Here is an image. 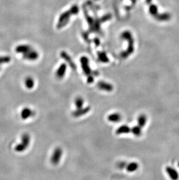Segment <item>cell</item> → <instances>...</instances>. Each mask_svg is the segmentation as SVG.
Returning <instances> with one entry per match:
<instances>
[{
	"mask_svg": "<svg viewBox=\"0 0 179 180\" xmlns=\"http://www.w3.org/2000/svg\"><path fill=\"white\" fill-rule=\"evenodd\" d=\"M122 119V116L119 113H112L108 116V120L112 122H118Z\"/></svg>",
	"mask_w": 179,
	"mask_h": 180,
	"instance_id": "52a82bcc",
	"label": "cell"
},
{
	"mask_svg": "<svg viewBox=\"0 0 179 180\" xmlns=\"http://www.w3.org/2000/svg\"><path fill=\"white\" fill-rule=\"evenodd\" d=\"M90 107H86L84 108H80V109H77L76 110L74 111L72 113V115L74 117L78 118L80 117H82L85 114H87L90 111Z\"/></svg>",
	"mask_w": 179,
	"mask_h": 180,
	"instance_id": "3957f363",
	"label": "cell"
},
{
	"mask_svg": "<svg viewBox=\"0 0 179 180\" xmlns=\"http://www.w3.org/2000/svg\"><path fill=\"white\" fill-rule=\"evenodd\" d=\"M33 114V111L30 108L26 107L24 108L21 112V117L23 120H26L31 117Z\"/></svg>",
	"mask_w": 179,
	"mask_h": 180,
	"instance_id": "8992f818",
	"label": "cell"
},
{
	"mask_svg": "<svg viewBox=\"0 0 179 180\" xmlns=\"http://www.w3.org/2000/svg\"><path fill=\"white\" fill-rule=\"evenodd\" d=\"M131 132L134 135L140 137L141 135V128L138 126H133L131 129Z\"/></svg>",
	"mask_w": 179,
	"mask_h": 180,
	"instance_id": "9a60e30c",
	"label": "cell"
},
{
	"mask_svg": "<svg viewBox=\"0 0 179 180\" xmlns=\"http://www.w3.org/2000/svg\"><path fill=\"white\" fill-rule=\"evenodd\" d=\"M127 164L126 162L124 161H122V162H120L118 163L116 166L117 167L120 169V170H122V169H124V168H126V166H127Z\"/></svg>",
	"mask_w": 179,
	"mask_h": 180,
	"instance_id": "ac0fdd59",
	"label": "cell"
},
{
	"mask_svg": "<svg viewBox=\"0 0 179 180\" xmlns=\"http://www.w3.org/2000/svg\"><path fill=\"white\" fill-rule=\"evenodd\" d=\"M166 172L170 177V178L172 180H177L179 179V174L176 171V170L170 167H167L166 168Z\"/></svg>",
	"mask_w": 179,
	"mask_h": 180,
	"instance_id": "277c9868",
	"label": "cell"
},
{
	"mask_svg": "<svg viewBox=\"0 0 179 180\" xmlns=\"http://www.w3.org/2000/svg\"><path fill=\"white\" fill-rule=\"evenodd\" d=\"M147 116L144 114H141L138 117L137 122L138 126H140L141 128L144 127L147 123Z\"/></svg>",
	"mask_w": 179,
	"mask_h": 180,
	"instance_id": "7c38bea8",
	"label": "cell"
},
{
	"mask_svg": "<svg viewBox=\"0 0 179 180\" xmlns=\"http://www.w3.org/2000/svg\"><path fill=\"white\" fill-rule=\"evenodd\" d=\"M65 66H62L60 67L59 69L58 70V71L57 72V77L58 78H62L64 76L65 72Z\"/></svg>",
	"mask_w": 179,
	"mask_h": 180,
	"instance_id": "2e32d148",
	"label": "cell"
},
{
	"mask_svg": "<svg viewBox=\"0 0 179 180\" xmlns=\"http://www.w3.org/2000/svg\"><path fill=\"white\" fill-rule=\"evenodd\" d=\"M171 18V15L169 13H163L161 14H158L155 18L160 21H166L169 20Z\"/></svg>",
	"mask_w": 179,
	"mask_h": 180,
	"instance_id": "30bf717a",
	"label": "cell"
},
{
	"mask_svg": "<svg viewBox=\"0 0 179 180\" xmlns=\"http://www.w3.org/2000/svg\"><path fill=\"white\" fill-rule=\"evenodd\" d=\"M130 132H131V128L129 126H126V125H123V126H119L116 130V133L117 135L128 133Z\"/></svg>",
	"mask_w": 179,
	"mask_h": 180,
	"instance_id": "ba28073f",
	"label": "cell"
},
{
	"mask_svg": "<svg viewBox=\"0 0 179 180\" xmlns=\"http://www.w3.org/2000/svg\"><path fill=\"white\" fill-rule=\"evenodd\" d=\"M9 61V58L7 57H0V64L1 63H4V62H7Z\"/></svg>",
	"mask_w": 179,
	"mask_h": 180,
	"instance_id": "d6986e66",
	"label": "cell"
},
{
	"mask_svg": "<svg viewBox=\"0 0 179 180\" xmlns=\"http://www.w3.org/2000/svg\"><path fill=\"white\" fill-rule=\"evenodd\" d=\"M97 86H98V88L100 89L104 90V91H107V92H111L114 89L113 86L111 84H109L108 83L104 82H98Z\"/></svg>",
	"mask_w": 179,
	"mask_h": 180,
	"instance_id": "5b68a950",
	"label": "cell"
},
{
	"mask_svg": "<svg viewBox=\"0 0 179 180\" xmlns=\"http://www.w3.org/2000/svg\"><path fill=\"white\" fill-rule=\"evenodd\" d=\"M62 150L60 148H57L54 150L53 155L51 157V162L53 165H57L61 159L62 156Z\"/></svg>",
	"mask_w": 179,
	"mask_h": 180,
	"instance_id": "7a4b0ae2",
	"label": "cell"
},
{
	"mask_svg": "<svg viewBox=\"0 0 179 180\" xmlns=\"http://www.w3.org/2000/svg\"><path fill=\"white\" fill-rule=\"evenodd\" d=\"M31 50L30 46L27 45H20L16 48V51L18 53H22L24 54L29 52Z\"/></svg>",
	"mask_w": 179,
	"mask_h": 180,
	"instance_id": "9c48e42d",
	"label": "cell"
},
{
	"mask_svg": "<svg viewBox=\"0 0 179 180\" xmlns=\"http://www.w3.org/2000/svg\"><path fill=\"white\" fill-rule=\"evenodd\" d=\"M75 104L77 109L83 108L84 105L83 99L81 97H78L75 100Z\"/></svg>",
	"mask_w": 179,
	"mask_h": 180,
	"instance_id": "5bb4252c",
	"label": "cell"
},
{
	"mask_svg": "<svg viewBox=\"0 0 179 180\" xmlns=\"http://www.w3.org/2000/svg\"><path fill=\"white\" fill-rule=\"evenodd\" d=\"M149 11L150 13L154 15V16H156L158 13V8L157 6H155V5H152L151 6H150V8H149Z\"/></svg>",
	"mask_w": 179,
	"mask_h": 180,
	"instance_id": "e0dca14e",
	"label": "cell"
},
{
	"mask_svg": "<svg viewBox=\"0 0 179 180\" xmlns=\"http://www.w3.org/2000/svg\"><path fill=\"white\" fill-rule=\"evenodd\" d=\"M30 135L28 133H24L22 137L21 143L16 146L15 150L17 152H22L27 148L30 144Z\"/></svg>",
	"mask_w": 179,
	"mask_h": 180,
	"instance_id": "6da1fadb",
	"label": "cell"
},
{
	"mask_svg": "<svg viewBox=\"0 0 179 180\" xmlns=\"http://www.w3.org/2000/svg\"><path fill=\"white\" fill-rule=\"evenodd\" d=\"M25 86L29 89H31L35 86V81L31 77H28L25 79Z\"/></svg>",
	"mask_w": 179,
	"mask_h": 180,
	"instance_id": "4fadbf2b",
	"label": "cell"
},
{
	"mask_svg": "<svg viewBox=\"0 0 179 180\" xmlns=\"http://www.w3.org/2000/svg\"><path fill=\"white\" fill-rule=\"evenodd\" d=\"M138 167H139V166H138V164L137 163L132 162L128 164L126 168L128 172L132 173V172L136 171L138 168Z\"/></svg>",
	"mask_w": 179,
	"mask_h": 180,
	"instance_id": "8fae6325",
	"label": "cell"
}]
</instances>
